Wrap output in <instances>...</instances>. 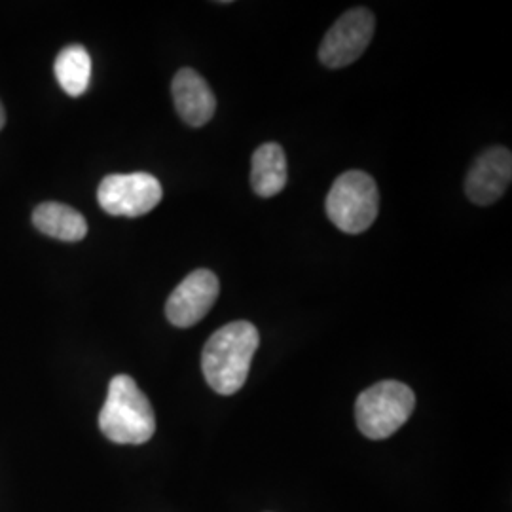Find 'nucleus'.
Wrapping results in <instances>:
<instances>
[{"instance_id":"39448f33","label":"nucleus","mask_w":512,"mask_h":512,"mask_svg":"<svg viewBox=\"0 0 512 512\" xmlns=\"http://www.w3.org/2000/svg\"><path fill=\"white\" fill-rule=\"evenodd\" d=\"M164 190L160 181L150 173H128L105 177L99 190L97 202L112 217L137 219L150 213L162 202Z\"/></svg>"},{"instance_id":"0eeeda50","label":"nucleus","mask_w":512,"mask_h":512,"mask_svg":"<svg viewBox=\"0 0 512 512\" xmlns=\"http://www.w3.org/2000/svg\"><path fill=\"white\" fill-rule=\"evenodd\" d=\"M219 277L211 270L186 275L165 304V317L173 327L188 329L200 323L219 298Z\"/></svg>"},{"instance_id":"ddd939ff","label":"nucleus","mask_w":512,"mask_h":512,"mask_svg":"<svg viewBox=\"0 0 512 512\" xmlns=\"http://www.w3.org/2000/svg\"><path fill=\"white\" fill-rule=\"evenodd\" d=\"M4 122H6V114H4V107L0 103V129L4 128Z\"/></svg>"},{"instance_id":"6e6552de","label":"nucleus","mask_w":512,"mask_h":512,"mask_svg":"<svg viewBox=\"0 0 512 512\" xmlns=\"http://www.w3.org/2000/svg\"><path fill=\"white\" fill-rule=\"evenodd\" d=\"M512 179V154L509 148L492 147L484 150L471 167L465 192L476 205H492L497 202Z\"/></svg>"},{"instance_id":"f03ea898","label":"nucleus","mask_w":512,"mask_h":512,"mask_svg":"<svg viewBox=\"0 0 512 512\" xmlns=\"http://www.w3.org/2000/svg\"><path fill=\"white\" fill-rule=\"evenodd\" d=\"M99 427L116 444H145L156 431V416L147 395L126 374L110 380L107 401L99 414Z\"/></svg>"},{"instance_id":"20e7f679","label":"nucleus","mask_w":512,"mask_h":512,"mask_svg":"<svg viewBox=\"0 0 512 512\" xmlns=\"http://www.w3.org/2000/svg\"><path fill=\"white\" fill-rule=\"evenodd\" d=\"M380 211V192L376 181L365 171H346L330 188L327 215L332 224L346 234H363Z\"/></svg>"},{"instance_id":"9b49d317","label":"nucleus","mask_w":512,"mask_h":512,"mask_svg":"<svg viewBox=\"0 0 512 512\" xmlns=\"http://www.w3.org/2000/svg\"><path fill=\"white\" fill-rule=\"evenodd\" d=\"M33 224L38 232L61 239V241H80L88 234L86 219L65 203L48 202L38 205L33 213Z\"/></svg>"},{"instance_id":"1a4fd4ad","label":"nucleus","mask_w":512,"mask_h":512,"mask_svg":"<svg viewBox=\"0 0 512 512\" xmlns=\"http://www.w3.org/2000/svg\"><path fill=\"white\" fill-rule=\"evenodd\" d=\"M171 93L175 109L183 118L184 124H188L190 128H202L217 110L215 93L194 69L184 67L175 74Z\"/></svg>"},{"instance_id":"f8f14e48","label":"nucleus","mask_w":512,"mask_h":512,"mask_svg":"<svg viewBox=\"0 0 512 512\" xmlns=\"http://www.w3.org/2000/svg\"><path fill=\"white\" fill-rule=\"evenodd\" d=\"M55 76L63 92L80 97L88 90L92 78V57L84 46H67L55 59Z\"/></svg>"},{"instance_id":"f257e3e1","label":"nucleus","mask_w":512,"mask_h":512,"mask_svg":"<svg viewBox=\"0 0 512 512\" xmlns=\"http://www.w3.org/2000/svg\"><path fill=\"white\" fill-rule=\"evenodd\" d=\"M260 344L253 323L234 321L217 330L205 344L202 370L205 380L219 395H234L247 382L251 361Z\"/></svg>"},{"instance_id":"7ed1b4c3","label":"nucleus","mask_w":512,"mask_h":512,"mask_svg":"<svg viewBox=\"0 0 512 512\" xmlns=\"http://www.w3.org/2000/svg\"><path fill=\"white\" fill-rule=\"evenodd\" d=\"M416 408V395L406 384L385 380L365 389L355 403V418L366 439L382 440L397 433Z\"/></svg>"},{"instance_id":"423d86ee","label":"nucleus","mask_w":512,"mask_h":512,"mask_svg":"<svg viewBox=\"0 0 512 512\" xmlns=\"http://www.w3.org/2000/svg\"><path fill=\"white\" fill-rule=\"evenodd\" d=\"M376 29L374 14L366 8H353L338 19L323 38L319 61L329 69H344L365 54Z\"/></svg>"},{"instance_id":"9d476101","label":"nucleus","mask_w":512,"mask_h":512,"mask_svg":"<svg viewBox=\"0 0 512 512\" xmlns=\"http://www.w3.org/2000/svg\"><path fill=\"white\" fill-rule=\"evenodd\" d=\"M289 179L285 150L277 143L256 148L251 165V184L260 198L277 196Z\"/></svg>"}]
</instances>
